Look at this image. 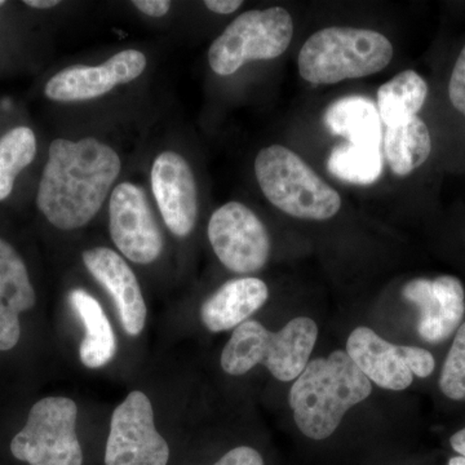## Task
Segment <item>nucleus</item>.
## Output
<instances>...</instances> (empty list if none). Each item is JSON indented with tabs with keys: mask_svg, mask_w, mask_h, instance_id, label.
<instances>
[{
	"mask_svg": "<svg viewBox=\"0 0 465 465\" xmlns=\"http://www.w3.org/2000/svg\"><path fill=\"white\" fill-rule=\"evenodd\" d=\"M121 168L115 150L94 137L56 139L48 152L36 204L57 229L82 228L103 207Z\"/></svg>",
	"mask_w": 465,
	"mask_h": 465,
	"instance_id": "obj_1",
	"label": "nucleus"
},
{
	"mask_svg": "<svg viewBox=\"0 0 465 465\" xmlns=\"http://www.w3.org/2000/svg\"><path fill=\"white\" fill-rule=\"evenodd\" d=\"M371 391V381L347 351H335L308 363L291 387L289 403L300 432L321 440L335 433L348 410Z\"/></svg>",
	"mask_w": 465,
	"mask_h": 465,
	"instance_id": "obj_2",
	"label": "nucleus"
},
{
	"mask_svg": "<svg viewBox=\"0 0 465 465\" xmlns=\"http://www.w3.org/2000/svg\"><path fill=\"white\" fill-rule=\"evenodd\" d=\"M318 326L312 318L296 317L272 332L255 320L234 329L222 353L226 374L241 376L262 365L280 381L298 379L316 345Z\"/></svg>",
	"mask_w": 465,
	"mask_h": 465,
	"instance_id": "obj_3",
	"label": "nucleus"
},
{
	"mask_svg": "<svg viewBox=\"0 0 465 465\" xmlns=\"http://www.w3.org/2000/svg\"><path fill=\"white\" fill-rule=\"evenodd\" d=\"M391 58L390 39L375 30L324 27L309 36L300 50L299 73L309 84H335L376 74Z\"/></svg>",
	"mask_w": 465,
	"mask_h": 465,
	"instance_id": "obj_4",
	"label": "nucleus"
},
{
	"mask_svg": "<svg viewBox=\"0 0 465 465\" xmlns=\"http://www.w3.org/2000/svg\"><path fill=\"white\" fill-rule=\"evenodd\" d=\"M255 173L266 200L287 215L329 220L341 208L339 193L296 153L282 145L260 150Z\"/></svg>",
	"mask_w": 465,
	"mask_h": 465,
	"instance_id": "obj_5",
	"label": "nucleus"
},
{
	"mask_svg": "<svg viewBox=\"0 0 465 465\" xmlns=\"http://www.w3.org/2000/svg\"><path fill=\"white\" fill-rule=\"evenodd\" d=\"M292 35V17L282 7L244 12L211 45L208 63L216 74L232 75L249 61L282 56Z\"/></svg>",
	"mask_w": 465,
	"mask_h": 465,
	"instance_id": "obj_6",
	"label": "nucleus"
},
{
	"mask_svg": "<svg viewBox=\"0 0 465 465\" xmlns=\"http://www.w3.org/2000/svg\"><path fill=\"white\" fill-rule=\"evenodd\" d=\"M76 418L78 407L67 397L39 400L12 440V455L29 465H84Z\"/></svg>",
	"mask_w": 465,
	"mask_h": 465,
	"instance_id": "obj_7",
	"label": "nucleus"
},
{
	"mask_svg": "<svg viewBox=\"0 0 465 465\" xmlns=\"http://www.w3.org/2000/svg\"><path fill=\"white\" fill-rule=\"evenodd\" d=\"M170 448L154 424L149 397L133 391L112 415L105 465H167Z\"/></svg>",
	"mask_w": 465,
	"mask_h": 465,
	"instance_id": "obj_8",
	"label": "nucleus"
},
{
	"mask_svg": "<svg viewBox=\"0 0 465 465\" xmlns=\"http://www.w3.org/2000/svg\"><path fill=\"white\" fill-rule=\"evenodd\" d=\"M207 234L217 258L234 273H255L271 255L265 225L240 202L217 208L208 223Z\"/></svg>",
	"mask_w": 465,
	"mask_h": 465,
	"instance_id": "obj_9",
	"label": "nucleus"
},
{
	"mask_svg": "<svg viewBox=\"0 0 465 465\" xmlns=\"http://www.w3.org/2000/svg\"><path fill=\"white\" fill-rule=\"evenodd\" d=\"M110 237L119 252L136 264H150L161 256L163 237L139 185L122 183L109 202Z\"/></svg>",
	"mask_w": 465,
	"mask_h": 465,
	"instance_id": "obj_10",
	"label": "nucleus"
},
{
	"mask_svg": "<svg viewBox=\"0 0 465 465\" xmlns=\"http://www.w3.org/2000/svg\"><path fill=\"white\" fill-rule=\"evenodd\" d=\"M146 57L143 52L125 50L100 66H70L52 76L45 88V96L58 103L97 99L115 85L130 84L143 74Z\"/></svg>",
	"mask_w": 465,
	"mask_h": 465,
	"instance_id": "obj_11",
	"label": "nucleus"
},
{
	"mask_svg": "<svg viewBox=\"0 0 465 465\" xmlns=\"http://www.w3.org/2000/svg\"><path fill=\"white\" fill-rule=\"evenodd\" d=\"M402 296L420 312L418 332L424 341L439 344L460 327L465 314V290L457 277L415 278L403 286Z\"/></svg>",
	"mask_w": 465,
	"mask_h": 465,
	"instance_id": "obj_12",
	"label": "nucleus"
},
{
	"mask_svg": "<svg viewBox=\"0 0 465 465\" xmlns=\"http://www.w3.org/2000/svg\"><path fill=\"white\" fill-rule=\"evenodd\" d=\"M152 189L167 228L188 237L198 219V193L188 162L177 153H161L152 167Z\"/></svg>",
	"mask_w": 465,
	"mask_h": 465,
	"instance_id": "obj_13",
	"label": "nucleus"
},
{
	"mask_svg": "<svg viewBox=\"0 0 465 465\" xmlns=\"http://www.w3.org/2000/svg\"><path fill=\"white\" fill-rule=\"evenodd\" d=\"M82 258L92 277L112 296L124 331L130 336L140 335L145 327L148 309L131 266L119 253L106 247L84 251Z\"/></svg>",
	"mask_w": 465,
	"mask_h": 465,
	"instance_id": "obj_14",
	"label": "nucleus"
},
{
	"mask_svg": "<svg viewBox=\"0 0 465 465\" xmlns=\"http://www.w3.org/2000/svg\"><path fill=\"white\" fill-rule=\"evenodd\" d=\"M347 354L362 374L388 391H405L414 381L405 357V345L384 341L365 326L349 335Z\"/></svg>",
	"mask_w": 465,
	"mask_h": 465,
	"instance_id": "obj_15",
	"label": "nucleus"
},
{
	"mask_svg": "<svg viewBox=\"0 0 465 465\" xmlns=\"http://www.w3.org/2000/svg\"><path fill=\"white\" fill-rule=\"evenodd\" d=\"M35 302L25 262L0 238V351L16 347L21 336L20 314L30 311Z\"/></svg>",
	"mask_w": 465,
	"mask_h": 465,
	"instance_id": "obj_16",
	"label": "nucleus"
},
{
	"mask_svg": "<svg viewBox=\"0 0 465 465\" xmlns=\"http://www.w3.org/2000/svg\"><path fill=\"white\" fill-rule=\"evenodd\" d=\"M269 298L265 282L243 277L228 281L203 302L201 320L211 332L237 329L258 312Z\"/></svg>",
	"mask_w": 465,
	"mask_h": 465,
	"instance_id": "obj_17",
	"label": "nucleus"
},
{
	"mask_svg": "<svg viewBox=\"0 0 465 465\" xmlns=\"http://www.w3.org/2000/svg\"><path fill=\"white\" fill-rule=\"evenodd\" d=\"M69 300L84 326V339L79 347L82 363L94 370L108 365L115 356L116 341L105 312L94 296L82 289L73 290Z\"/></svg>",
	"mask_w": 465,
	"mask_h": 465,
	"instance_id": "obj_18",
	"label": "nucleus"
},
{
	"mask_svg": "<svg viewBox=\"0 0 465 465\" xmlns=\"http://www.w3.org/2000/svg\"><path fill=\"white\" fill-rule=\"evenodd\" d=\"M323 119L330 133L344 137L349 143L381 148V119L374 101L369 97L347 96L336 100L324 113Z\"/></svg>",
	"mask_w": 465,
	"mask_h": 465,
	"instance_id": "obj_19",
	"label": "nucleus"
},
{
	"mask_svg": "<svg viewBox=\"0 0 465 465\" xmlns=\"http://www.w3.org/2000/svg\"><path fill=\"white\" fill-rule=\"evenodd\" d=\"M428 84L414 70H405L381 85L378 91V110L382 124L397 127L414 118L423 108Z\"/></svg>",
	"mask_w": 465,
	"mask_h": 465,
	"instance_id": "obj_20",
	"label": "nucleus"
},
{
	"mask_svg": "<svg viewBox=\"0 0 465 465\" xmlns=\"http://www.w3.org/2000/svg\"><path fill=\"white\" fill-rule=\"evenodd\" d=\"M432 152V139L423 119L418 115L397 127L388 128L384 153L397 176H407L423 166Z\"/></svg>",
	"mask_w": 465,
	"mask_h": 465,
	"instance_id": "obj_21",
	"label": "nucleus"
},
{
	"mask_svg": "<svg viewBox=\"0 0 465 465\" xmlns=\"http://www.w3.org/2000/svg\"><path fill=\"white\" fill-rule=\"evenodd\" d=\"M330 173L342 182L370 185L381 179L382 154L379 146L342 143L332 149L327 162Z\"/></svg>",
	"mask_w": 465,
	"mask_h": 465,
	"instance_id": "obj_22",
	"label": "nucleus"
},
{
	"mask_svg": "<svg viewBox=\"0 0 465 465\" xmlns=\"http://www.w3.org/2000/svg\"><path fill=\"white\" fill-rule=\"evenodd\" d=\"M36 154V139L29 127H16L0 137V201L14 191L16 177Z\"/></svg>",
	"mask_w": 465,
	"mask_h": 465,
	"instance_id": "obj_23",
	"label": "nucleus"
},
{
	"mask_svg": "<svg viewBox=\"0 0 465 465\" xmlns=\"http://www.w3.org/2000/svg\"><path fill=\"white\" fill-rule=\"evenodd\" d=\"M440 388L450 400L465 401V322L459 327L443 363Z\"/></svg>",
	"mask_w": 465,
	"mask_h": 465,
	"instance_id": "obj_24",
	"label": "nucleus"
},
{
	"mask_svg": "<svg viewBox=\"0 0 465 465\" xmlns=\"http://www.w3.org/2000/svg\"><path fill=\"white\" fill-rule=\"evenodd\" d=\"M449 96L452 106L465 116V45L459 54L449 84Z\"/></svg>",
	"mask_w": 465,
	"mask_h": 465,
	"instance_id": "obj_25",
	"label": "nucleus"
},
{
	"mask_svg": "<svg viewBox=\"0 0 465 465\" xmlns=\"http://www.w3.org/2000/svg\"><path fill=\"white\" fill-rule=\"evenodd\" d=\"M407 366L411 370L412 375L418 378H428L436 369V361L430 351L418 347H405Z\"/></svg>",
	"mask_w": 465,
	"mask_h": 465,
	"instance_id": "obj_26",
	"label": "nucleus"
},
{
	"mask_svg": "<svg viewBox=\"0 0 465 465\" xmlns=\"http://www.w3.org/2000/svg\"><path fill=\"white\" fill-rule=\"evenodd\" d=\"M213 465H264V460L258 450L240 446L226 452L224 457Z\"/></svg>",
	"mask_w": 465,
	"mask_h": 465,
	"instance_id": "obj_27",
	"label": "nucleus"
},
{
	"mask_svg": "<svg viewBox=\"0 0 465 465\" xmlns=\"http://www.w3.org/2000/svg\"><path fill=\"white\" fill-rule=\"evenodd\" d=\"M134 7L152 17H162L168 14L171 2L168 0H134Z\"/></svg>",
	"mask_w": 465,
	"mask_h": 465,
	"instance_id": "obj_28",
	"label": "nucleus"
},
{
	"mask_svg": "<svg viewBox=\"0 0 465 465\" xmlns=\"http://www.w3.org/2000/svg\"><path fill=\"white\" fill-rule=\"evenodd\" d=\"M242 5H243V2H241V0H207V2H204V5L210 11L219 15L234 14Z\"/></svg>",
	"mask_w": 465,
	"mask_h": 465,
	"instance_id": "obj_29",
	"label": "nucleus"
},
{
	"mask_svg": "<svg viewBox=\"0 0 465 465\" xmlns=\"http://www.w3.org/2000/svg\"><path fill=\"white\" fill-rule=\"evenodd\" d=\"M450 443H451V448L454 449L458 454H460V457L465 458V428L452 434L451 439H450Z\"/></svg>",
	"mask_w": 465,
	"mask_h": 465,
	"instance_id": "obj_30",
	"label": "nucleus"
},
{
	"mask_svg": "<svg viewBox=\"0 0 465 465\" xmlns=\"http://www.w3.org/2000/svg\"><path fill=\"white\" fill-rule=\"evenodd\" d=\"M25 5L32 8L48 9L56 7L60 2L57 0H26Z\"/></svg>",
	"mask_w": 465,
	"mask_h": 465,
	"instance_id": "obj_31",
	"label": "nucleus"
},
{
	"mask_svg": "<svg viewBox=\"0 0 465 465\" xmlns=\"http://www.w3.org/2000/svg\"><path fill=\"white\" fill-rule=\"evenodd\" d=\"M448 465H465V458L464 457H454L450 459Z\"/></svg>",
	"mask_w": 465,
	"mask_h": 465,
	"instance_id": "obj_32",
	"label": "nucleus"
},
{
	"mask_svg": "<svg viewBox=\"0 0 465 465\" xmlns=\"http://www.w3.org/2000/svg\"><path fill=\"white\" fill-rule=\"evenodd\" d=\"M5 5V2H3V0H0V5Z\"/></svg>",
	"mask_w": 465,
	"mask_h": 465,
	"instance_id": "obj_33",
	"label": "nucleus"
}]
</instances>
